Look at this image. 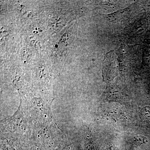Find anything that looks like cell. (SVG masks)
I'll return each mask as SVG.
<instances>
[{"mask_svg": "<svg viewBox=\"0 0 150 150\" xmlns=\"http://www.w3.org/2000/svg\"><path fill=\"white\" fill-rule=\"evenodd\" d=\"M116 59L113 51H110L105 56L103 69V75L105 79L109 80L116 76L118 70Z\"/></svg>", "mask_w": 150, "mask_h": 150, "instance_id": "1", "label": "cell"}]
</instances>
